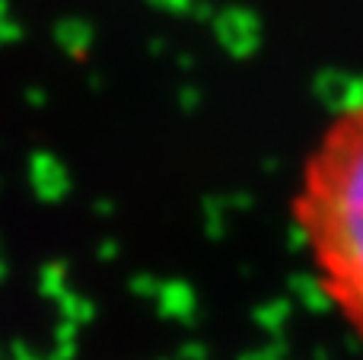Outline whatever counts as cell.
Listing matches in <instances>:
<instances>
[{
    "label": "cell",
    "mask_w": 363,
    "mask_h": 360,
    "mask_svg": "<svg viewBox=\"0 0 363 360\" xmlns=\"http://www.w3.org/2000/svg\"><path fill=\"white\" fill-rule=\"evenodd\" d=\"M290 223L319 297L363 342V99L338 108L303 153Z\"/></svg>",
    "instance_id": "1"
}]
</instances>
